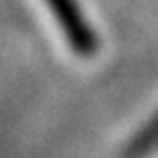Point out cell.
I'll return each instance as SVG.
<instances>
[{"mask_svg":"<svg viewBox=\"0 0 158 158\" xmlns=\"http://www.w3.org/2000/svg\"><path fill=\"white\" fill-rule=\"evenodd\" d=\"M46 2H48L51 11L55 13L59 27L64 29L70 46L84 57L92 55L97 48V40H94L92 29L86 24L79 7L75 5V0H46Z\"/></svg>","mask_w":158,"mask_h":158,"instance_id":"6da1fadb","label":"cell"}]
</instances>
